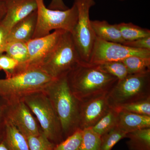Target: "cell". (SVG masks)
I'll return each mask as SVG.
<instances>
[{"instance_id":"cell-11","label":"cell","mask_w":150,"mask_h":150,"mask_svg":"<svg viewBox=\"0 0 150 150\" xmlns=\"http://www.w3.org/2000/svg\"><path fill=\"white\" fill-rule=\"evenodd\" d=\"M65 31L57 30L46 36L33 38L28 41V59L15 74L29 68L37 67L56 46Z\"/></svg>"},{"instance_id":"cell-3","label":"cell","mask_w":150,"mask_h":150,"mask_svg":"<svg viewBox=\"0 0 150 150\" xmlns=\"http://www.w3.org/2000/svg\"><path fill=\"white\" fill-rule=\"evenodd\" d=\"M54 80L39 67L29 68L0 79V97L8 103L21 100L29 94L45 90Z\"/></svg>"},{"instance_id":"cell-29","label":"cell","mask_w":150,"mask_h":150,"mask_svg":"<svg viewBox=\"0 0 150 150\" xmlns=\"http://www.w3.org/2000/svg\"><path fill=\"white\" fill-rule=\"evenodd\" d=\"M19 65L18 61L6 54L0 55V70H3L5 72L6 78L14 74Z\"/></svg>"},{"instance_id":"cell-35","label":"cell","mask_w":150,"mask_h":150,"mask_svg":"<svg viewBox=\"0 0 150 150\" xmlns=\"http://www.w3.org/2000/svg\"><path fill=\"white\" fill-rule=\"evenodd\" d=\"M0 150H8L4 142L0 144Z\"/></svg>"},{"instance_id":"cell-6","label":"cell","mask_w":150,"mask_h":150,"mask_svg":"<svg viewBox=\"0 0 150 150\" xmlns=\"http://www.w3.org/2000/svg\"><path fill=\"white\" fill-rule=\"evenodd\" d=\"M107 96L112 108L150 98V71L129 74L118 80Z\"/></svg>"},{"instance_id":"cell-5","label":"cell","mask_w":150,"mask_h":150,"mask_svg":"<svg viewBox=\"0 0 150 150\" xmlns=\"http://www.w3.org/2000/svg\"><path fill=\"white\" fill-rule=\"evenodd\" d=\"M22 100L31 110L41 131L48 139L56 145L63 142L64 140L60 121L45 91L33 93Z\"/></svg>"},{"instance_id":"cell-13","label":"cell","mask_w":150,"mask_h":150,"mask_svg":"<svg viewBox=\"0 0 150 150\" xmlns=\"http://www.w3.org/2000/svg\"><path fill=\"white\" fill-rule=\"evenodd\" d=\"M6 12L1 21L10 31L14 25L36 11V0H8L6 1Z\"/></svg>"},{"instance_id":"cell-10","label":"cell","mask_w":150,"mask_h":150,"mask_svg":"<svg viewBox=\"0 0 150 150\" xmlns=\"http://www.w3.org/2000/svg\"><path fill=\"white\" fill-rule=\"evenodd\" d=\"M7 118L25 137L41 132L36 118L23 100L8 103Z\"/></svg>"},{"instance_id":"cell-34","label":"cell","mask_w":150,"mask_h":150,"mask_svg":"<svg viewBox=\"0 0 150 150\" xmlns=\"http://www.w3.org/2000/svg\"><path fill=\"white\" fill-rule=\"evenodd\" d=\"M6 12V2L0 1V22L5 16Z\"/></svg>"},{"instance_id":"cell-18","label":"cell","mask_w":150,"mask_h":150,"mask_svg":"<svg viewBox=\"0 0 150 150\" xmlns=\"http://www.w3.org/2000/svg\"><path fill=\"white\" fill-rule=\"evenodd\" d=\"M126 138L129 150H150V128L130 132Z\"/></svg>"},{"instance_id":"cell-9","label":"cell","mask_w":150,"mask_h":150,"mask_svg":"<svg viewBox=\"0 0 150 150\" xmlns=\"http://www.w3.org/2000/svg\"><path fill=\"white\" fill-rule=\"evenodd\" d=\"M131 56L150 58V50L131 48L121 43L107 42L96 37L89 63L97 65L122 61Z\"/></svg>"},{"instance_id":"cell-33","label":"cell","mask_w":150,"mask_h":150,"mask_svg":"<svg viewBox=\"0 0 150 150\" xmlns=\"http://www.w3.org/2000/svg\"><path fill=\"white\" fill-rule=\"evenodd\" d=\"M9 31L6 28L5 26L0 22V55L1 54V50L2 49L6 39L8 35Z\"/></svg>"},{"instance_id":"cell-28","label":"cell","mask_w":150,"mask_h":150,"mask_svg":"<svg viewBox=\"0 0 150 150\" xmlns=\"http://www.w3.org/2000/svg\"><path fill=\"white\" fill-rule=\"evenodd\" d=\"M82 134V130L78 129L63 142L56 145L54 150H79Z\"/></svg>"},{"instance_id":"cell-32","label":"cell","mask_w":150,"mask_h":150,"mask_svg":"<svg viewBox=\"0 0 150 150\" xmlns=\"http://www.w3.org/2000/svg\"><path fill=\"white\" fill-rule=\"evenodd\" d=\"M48 8L55 10L65 11L69 8L65 4L63 0H51Z\"/></svg>"},{"instance_id":"cell-12","label":"cell","mask_w":150,"mask_h":150,"mask_svg":"<svg viewBox=\"0 0 150 150\" xmlns=\"http://www.w3.org/2000/svg\"><path fill=\"white\" fill-rule=\"evenodd\" d=\"M107 95L101 96L81 103L80 129L92 128L106 114L110 108Z\"/></svg>"},{"instance_id":"cell-27","label":"cell","mask_w":150,"mask_h":150,"mask_svg":"<svg viewBox=\"0 0 150 150\" xmlns=\"http://www.w3.org/2000/svg\"><path fill=\"white\" fill-rule=\"evenodd\" d=\"M30 150H54L56 144L51 142L41 131L36 136L25 137Z\"/></svg>"},{"instance_id":"cell-37","label":"cell","mask_w":150,"mask_h":150,"mask_svg":"<svg viewBox=\"0 0 150 150\" xmlns=\"http://www.w3.org/2000/svg\"><path fill=\"white\" fill-rule=\"evenodd\" d=\"M119 1H124V0H119Z\"/></svg>"},{"instance_id":"cell-25","label":"cell","mask_w":150,"mask_h":150,"mask_svg":"<svg viewBox=\"0 0 150 150\" xmlns=\"http://www.w3.org/2000/svg\"><path fill=\"white\" fill-rule=\"evenodd\" d=\"M82 140L79 150H100V136L91 128L82 130Z\"/></svg>"},{"instance_id":"cell-20","label":"cell","mask_w":150,"mask_h":150,"mask_svg":"<svg viewBox=\"0 0 150 150\" xmlns=\"http://www.w3.org/2000/svg\"><path fill=\"white\" fill-rule=\"evenodd\" d=\"M118 119V111L115 108L110 107L106 114L92 127V129L101 137L117 126Z\"/></svg>"},{"instance_id":"cell-7","label":"cell","mask_w":150,"mask_h":150,"mask_svg":"<svg viewBox=\"0 0 150 150\" xmlns=\"http://www.w3.org/2000/svg\"><path fill=\"white\" fill-rule=\"evenodd\" d=\"M36 1L37 22L32 39L48 35L53 30L72 32L78 18V9L74 3L71 8L61 11L46 8L44 0H36Z\"/></svg>"},{"instance_id":"cell-19","label":"cell","mask_w":150,"mask_h":150,"mask_svg":"<svg viewBox=\"0 0 150 150\" xmlns=\"http://www.w3.org/2000/svg\"><path fill=\"white\" fill-rule=\"evenodd\" d=\"M26 43L23 41H13L6 43L2 49V54L6 53L8 56L16 60L19 63V66L15 74L25 64L28 59V50Z\"/></svg>"},{"instance_id":"cell-8","label":"cell","mask_w":150,"mask_h":150,"mask_svg":"<svg viewBox=\"0 0 150 150\" xmlns=\"http://www.w3.org/2000/svg\"><path fill=\"white\" fill-rule=\"evenodd\" d=\"M74 3L77 8L78 18L71 33L81 60L89 63L96 38L92 28L89 11L96 2L94 0H75Z\"/></svg>"},{"instance_id":"cell-15","label":"cell","mask_w":150,"mask_h":150,"mask_svg":"<svg viewBox=\"0 0 150 150\" xmlns=\"http://www.w3.org/2000/svg\"><path fill=\"white\" fill-rule=\"evenodd\" d=\"M118 111V122L116 127L126 134L150 128V116L127 111Z\"/></svg>"},{"instance_id":"cell-36","label":"cell","mask_w":150,"mask_h":150,"mask_svg":"<svg viewBox=\"0 0 150 150\" xmlns=\"http://www.w3.org/2000/svg\"><path fill=\"white\" fill-rule=\"evenodd\" d=\"M0 1H5L6 2V1H8V0H0Z\"/></svg>"},{"instance_id":"cell-16","label":"cell","mask_w":150,"mask_h":150,"mask_svg":"<svg viewBox=\"0 0 150 150\" xmlns=\"http://www.w3.org/2000/svg\"><path fill=\"white\" fill-rule=\"evenodd\" d=\"M96 37L107 42L123 44L125 42L117 24H110L106 21H91Z\"/></svg>"},{"instance_id":"cell-31","label":"cell","mask_w":150,"mask_h":150,"mask_svg":"<svg viewBox=\"0 0 150 150\" xmlns=\"http://www.w3.org/2000/svg\"><path fill=\"white\" fill-rule=\"evenodd\" d=\"M123 44L131 48L150 50V36L132 41H125Z\"/></svg>"},{"instance_id":"cell-14","label":"cell","mask_w":150,"mask_h":150,"mask_svg":"<svg viewBox=\"0 0 150 150\" xmlns=\"http://www.w3.org/2000/svg\"><path fill=\"white\" fill-rule=\"evenodd\" d=\"M36 10L14 25L9 33L5 44L13 41L27 42L32 39L37 22Z\"/></svg>"},{"instance_id":"cell-21","label":"cell","mask_w":150,"mask_h":150,"mask_svg":"<svg viewBox=\"0 0 150 150\" xmlns=\"http://www.w3.org/2000/svg\"><path fill=\"white\" fill-rule=\"evenodd\" d=\"M116 24L125 41L150 36V30L143 28L132 23H121Z\"/></svg>"},{"instance_id":"cell-2","label":"cell","mask_w":150,"mask_h":150,"mask_svg":"<svg viewBox=\"0 0 150 150\" xmlns=\"http://www.w3.org/2000/svg\"><path fill=\"white\" fill-rule=\"evenodd\" d=\"M44 91L59 118L65 140L79 129L81 102L71 91L67 75L52 81Z\"/></svg>"},{"instance_id":"cell-23","label":"cell","mask_w":150,"mask_h":150,"mask_svg":"<svg viewBox=\"0 0 150 150\" xmlns=\"http://www.w3.org/2000/svg\"><path fill=\"white\" fill-rule=\"evenodd\" d=\"M126 133L115 127L100 137V150H111L120 140L126 138Z\"/></svg>"},{"instance_id":"cell-4","label":"cell","mask_w":150,"mask_h":150,"mask_svg":"<svg viewBox=\"0 0 150 150\" xmlns=\"http://www.w3.org/2000/svg\"><path fill=\"white\" fill-rule=\"evenodd\" d=\"M81 62L71 34L66 31L56 46L37 67L55 79L66 76Z\"/></svg>"},{"instance_id":"cell-24","label":"cell","mask_w":150,"mask_h":150,"mask_svg":"<svg viewBox=\"0 0 150 150\" xmlns=\"http://www.w3.org/2000/svg\"><path fill=\"white\" fill-rule=\"evenodd\" d=\"M97 65L103 71L117 78L118 81L123 79L129 74L122 61L105 62Z\"/></svg>"},{"instance_id":"cell-22","label":"cell","mask_w":150,"mask_h":150,"mask_svg":"<svg viewBox=\"0 0 150 150\" xmlns=\"http://www.w3.org/2000/svg\"><path fill=\"white\" fill-rule=\"evenodd\" d=\"M122 62L126 66L129 74L150 71V58L131 56Z\"/></svg>"},{"instance_id":"cell-26","label":"cell","mask_w":150,"mask_h":150,"mask_svg":"<svg viewBox=\"0 0 150 150\" xmlns=\"http://www.w3.org/2000/svg\"><path fill=\"white\" fill-rule=\"evenodd\" d=\"M118 111H127L150 116V98L115 107Z\"/></svg>"},{"instance_id":"cell-30","label":"cell","mask_w":150,"mask_h":150,"mask_svg":"<svg viewBox=\"0 0 150 150\" xmlns=\"http://www.w3.org/2000/svg\"><path fill=\"white\" fill-rule=\"evenodd\" d=\"M7 105L6 101L0 97V144L4 142L5 136Z\"/></svg>"},{"instance_id":"cell-17","label":"cell","mask_w":150,"mask_h":150,"mask_svg":"<svg viewBox=\"0 0 150 150\" xmlns=\"http://www.w3.org/2000/svg\"><path fill=\"white\" fill-rule=\"evenodd\" d=\"M3 142L8 150H30L26 138L8 121Z\"/></svg>"},{"instance_id":"cell-1","label":"cell","mask_w":150,"mask_h":150,"mask_svg":"<svg viewBox=\"0 0 150 150\" xmlns=\"http://www.w3.org/2000/svg\"><path fill=\"white\" fill-rule=\"evenodd\" d=\"M70 89L81 103L107 95L118 79L97 65L81 62L67 75Z\"/></svg>"}]
</instances>
